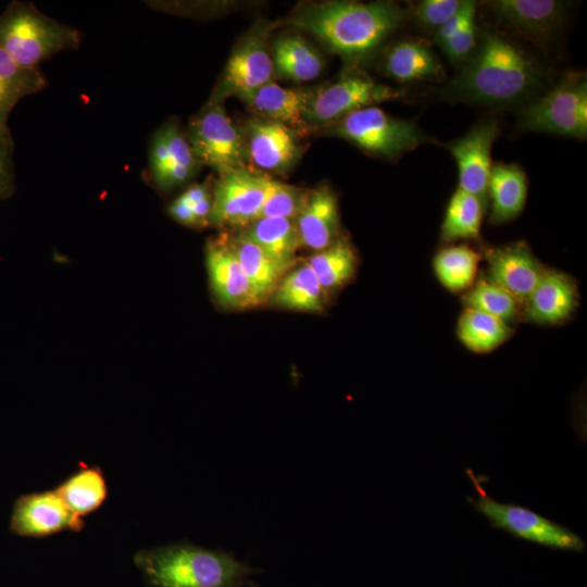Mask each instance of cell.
<instances>
[{
	"label": "cell",
	"instance_id": "obj_22",
	"mask_svg": "<svg viewBox=\"0 0 587 587\" xmlns=\"http://www.w3.org/2000/svg\"><path fill=\"white\" fill-rule=\"evenodd\" d=\"M487 193L492 224L515 218L523 211L527 198V179L524 171L514 163L492 164Z\"/></svg>",
	"mask_w": 587,
	"mask_h": 587
},
{
	"label": "cell",
	"instance_id": "obj_14",
	"mask_svg": "<svg viewBox=\"0 0 587 587\" xmlns=\"http://www.w3.org/2000/svg\"><path fill=\"white\" fill-rule=\"evenodd\" d=\"M240 129L248 161L263 171L287 174L303 154L299 135L284 124L254 117Z\"/></svg>",
	"mask_w": 587,
	"mask_h": 587
},
{
	"label": "cell",
	"instance_id": "obj_11",
	"mask_svg": "<svg viewBox=\"0 0 587 587\" xmlns=\"http://www.w3.org/2000/svg\"><path fill=\"white\" fill-rule=\"evenodd\" d=\"M268 25H257L234 48L209 102H224L227 97L238 99L273 83L274 66L266 48Z\"/></svg>",
	"mask_w": 587,
	"mask_h": 587
},
{
	"label": "cell",
	"instance_id": "obj_35",
	"mask_svg": "<svg viewBox=\"0 0 587 587\" xmlns=\"http://www.w3.org/2000/svg\"><path fill=\"white\" fill-rule=\"evenodd\" d=\"M309 190L272 179L271 189L259 212L260 217L296 220L308 200Z\"/></svg>",
	"mask_w": 587,
	"mask_h": 587
},
{
	"label": "cell",
	"instance_id": "obj_4",
	"mask_svg": "<svg viewBox=\"0 0 587 587\" xmlns=\"http://www.w3.org/2000/svg\"><path fill=\"white\" fill-rule=\"evenodd\" d=\"M75 27L39 11L33 2L11 1L0 14V47L21 66L39 70L54 54L77 49Z\"/></svg>",
	"mask_w": 587,
	"mask_h": 587
},
{
	"label": "cell",
	"instance_id": "obj_37",
	"mask_svg": "<svg viewBox=\"0 0 587 587\" xmlns=\"http://www.w3.org/2000/svg\"><path fill=\"white\" fill-rule=\"evenodd\" d=\"M14 140L8 128L0 129V201L10 198L14 184Z\"/></svg>",
	"mask_w": 587,
	"mask_h": 587
},
{
	"label": "cell",
	"instance_id": "obj_31",
	"mask_svg": "<svg viewBox=\"0 0 587 587\" xmlns=\"http://www.w3.org/2000/svg\"><path fill=\"white\" fill-rule=\"evenodd\" d=\"M514 330L501 320L465 308L457 324V335L471 351L487 353L505 342Z\"/></svg>",
	"mask_w": 587,
	"mask_h": 587
},
{
	"label": "cell",
	"instance_id": "obj_8",
	"mask_svg": "<svg viewBox=\"0 0 587 587\" xmlns=\"http://www.w3.org/2000/svg\"><path fill=\"white\" fill-rule=\"evenodd\" d=\"M187 140L201 165L217 175L247 167L242 132L226 113L223 102H209L189 120Z\"/></svg>",
	"mask_w": 587,
	"mask_h": 587
},
{
	"label": "cell",
	"instance_id": "obj_16",
	"mask_svg": "<svg viewBox=\"0 0 587 587\" xmlns=\"http://www.w3.org/2000/svg\"><path fill=\"white\" fill-rule=\"evenodd\" d=\"M205 263L213 295L223 308L246 310L265 301L229 249L224 235L208 241Z\"/></svg>",
	"mask_w": 587,
	"mask_h": 587
},
{
	"label": "cell",
	"instance_id": "obj_19",
	"mask_svg": "<svg viewBox=\"0 0 587 587\" xmlns=\"http://www.w3.org/2000/svg\"><path fill=\"white\" fill-rule=\"evenodd\" d=\"M578 303L574 279L546 268L539 283L523 305L524 317L537 324H558L567 320Z\"/></svg>",
	"mask_w": 587,
	"mask_h": 587
},
{
	"label": "cell",
	"instance_id": "obj_30",
	"mask_svg": "<svg viewBox=\"0 0 587 587\" xmlns=\"http://www.w3.org/2000/svg\"><path fill=\"white\" fill-rule=\"evenodd\" d=\"M305 264L329 295L352 278L357 268V255L350 242L339 237L327 248L309 257Z\"/></svg>",
	"mask_w": 587,
	"mask_h": 587
},
{
	"label": "cell",
	"instance_id": "obj_33",
	"mask_svg": "<svg viewBox=\"0 0 587 587\" xmlns=\"http://www.w3.org/2000/svg\"><path fill=\"white\" fill-rule=\"evenodd\" d=\"M479 260V253L471 247L457 245L439 250L434 257L433 267L445 288L459 292L474 284Z\"/></svg>",
	"mask_w": 587,
	"mask_h": 587
},
{
	"label": "cell",
	"instance_id": "obj_3",
	"mask_svg": "<svg viewBox=\"0 0 587 587\" xmlns=\"http://www.w3.org/2000/svg\"><path fill=\"white\" fill-rule=\"evenodd\" d=\"M149 587H245L258 572L233 552L182 540L141 549L133 557Z\"/></svg>",
	"mask_w": 587,
	"mask_h": 587
},
{
	"label": "cell",
	"instance_id": "obj_17",
	"mask_svg": "<svg viewBox=\"0 0 587 587\" xmlns=\"http://www.w3.org/2000/svg\"><path fill=\"white\" fill-rule=\"evenodd\" d=\"M487 278L500 286L523 308L539 283L546 267L523 241L485 249Z\"/></svg>",
	"mask_w": 587,
	"mask_h": 587
},
{
	"label": "cell",
	"instance_id": "obj_13",
	"mask_svg": "<svg viewBox=\"0 0 587 587\" xmlns=\"http://www.w3.org/2000/svg\"><path fill=\"white\" fill-rule=\"evenodd\" d=\"M201 166L176 120L166 121L155 130L147 170L153 187L162 192L171 191L187 184Z\"/></svg>",
	"mask_w": 587,
	"mask_h": 587
},
{
	"label": "cell",
	"instance_id": "obj_34",
	"mask_svg": "<svg viewBox=\"0 0 587 587\" xmlns=\"http://www.w3.org/2000/svg\"><path fill=\"white\" fill-rule=\"evenodd\" d=\"M465 308L491 315L512 326L522 307L516 299L487 277H480L462 297Z\"/></svg>",
	"mask_w": 587,
	"mask_h": 587
},
{
	"label": "cell",
	"instance_id": "obj_40",
	"mask_svg": "<svg viewBox=\"0 0 587 587\" xmlns=\"http://www.w3.org/2000/svg\"><path fill=\"white\" fill-rule=\"evenodd\" d=\"M167 212L178 223L190 227H197V222L191 208L178 197L168 205Z\"/></svg>",
	"mask_w": 587,
	"mask_h": 587
},
{
	"label": "cell",
	"instance_id": "obj_12",
	"mask_svg": "<svg viewBox=\"0 0 587 587\" xmlns=\"http://www.w3.org/2000/svg\"><path fill=\"white\" fill-rule=\"evenodd\" d=\"M86 526L53 489L21 495L13 504L9 529L26 538L43 539L62 532L79 533Z\"/></svg>",
	"mask_w": 587,
	"mask_h": 587
},
{
	"label": "cell",
	"instance_id": "obj_10",
	"mask_svg": "<svg viewBox=\"0 0 587 587\" xmlns=\"http://www.w3.org/2000/svg\"><path fill=\"white\" fill-rule=\"evenodd\" d=\"M272 179L248 167L218 175L213 184L210 225L242 228L258 218Z\"/></svg>",
	"mask_w": 587,
	"mask_h": 587
},
{
	"label": "cell",
	"instance_id": "obj_20",
	"mask_svg": "<svg viewBox=\"0 0 587 587\" xmlns=\"http://www.w3.org/2000/svg\"><path fill=\"white\" fill-rule=\"evenodd\" d=\"M315 91L316 88H283L273 82L240 100L257 117L284 124L300 136L311 132L303 116Z\"/></svg>",
	"mask_w": 587,
	"mask_h": 587
},
{
	"label": "cell",
	"instance_id": "obj_29",
	"mask_svg": "<svg viewBox=\"0 0 587 587\" xmlns=\"http://www.w3.org/2000/svg\"><path fill=\"white\" fill-rule=\"evenodd\" d=\"M237 236L291 263H295V254L301 248L295 220L285 217L257 218L240 228Z\"/></svg>",
	"mask_w": 587,
	"mask_h": 587
},
{
	"label": "cell",
	"instance_id": "obj_23",
	"mask_svg": "<svg viewBox=\"0 0 587 587\" xmlns=\"http://www.w3.org/2000/svg\"><path fill=\"white\" fill-rule=\"evenodd\" d=\"M54 490L78 517L84 519L107 501L108 483L99 465L78 463L75 471L63 478Z\"/></svg>",
	"mask_w": 587,
	"mask_h": 587
},
{
	"label": "cell",
	"instance_id": "obj_18",
	"mask_svg": "<svg viewBox=\"0 0 587 587\" xmlns=\"http://www.w3.org/2000/svg\"><path fill=\"white\" fill-rule=\"evenodd\" d=\"M485 4L500 20L538 41L557 33L566 11V3L555 0H492Z\"/></svg>",
	"mask_w": 587,
	"mask_h": 587
},
{
	"label": "cell",
	"instance_id": "obj_26",
	"mask_svg": "<svg viewBox=\"0 0 587 587\" xmlns=\"http://www.w3.org/2000/svg\"><path fill=\"white\" fill-rule=\"evenodd\" d=\"M328 295L304 263L289 270L267 299L274 305L301 312H322Z\"/></svg>",
	"mask_w": 587,
	"mask_h": 587
},
{
	"label": "cell",
	"instance_id": "obj_39",
	"mask_svg": "<svg viewBox=\"0 0 587 587\" xmlns=\"http://www.w3.org/2000/svg\"><path fill=\"white\" fill-rule=\"evenodd\" d=\"M476 3L464 0L462 7L434 35V42L441 47L449 38L475 18Z\"/></svg>",
	"mask_w": 587,
	"mask_h": 587
},
{
	"label": "cell",
	"instance_id": "obj_32",
	"mask_svg": "<svg viewBox=\"0 0 587 587\" xmlns=\"http://www.w3.org/2000/svg\"><path fill=\"white\" fill-rule=\"evenodd\" d=\"M483 203L473 195L458 188L451 196L441 225L440 237L445 242L460 239H480Z\"/></svg>",
	"mask_w": 587,
	"mask_h": 587
},
{
	"label": "cell",
	"instance_id": "obj_2",
	"mask_svg": "<svg viewBox=\"0 0 587 587\" xmlns=\"http://www.w3.org/2000/svg\"><path fill=\"white\" fill-rule=\"evenodd\" d=\"M405 15L400 5L390 1H329L301 5L282 24L309 32L353 63L373 54Z\"/></svg>",
	"mask_w": 587,
	"mask_h": 587
},
{
	"label": "cell",
	"instance_id": "obj_21",
	"mask_svg": "<svg viewBox=\"0 0 587 587\" xmlns=\"http://www.w3.org/2000/svg\"><path fill=\"white\" fill-rule=\"evenodd\" d=\"M301 247L315 251L327 248L339 238L337 199L328 186L309 190L308 200L295 220Z\"/></svg>",
	"mask_w": 587,
	"mask_h": 587
},
{
	"label": "cell",
	"instance_id": "obj_15",
	"mask_svg": "<svg viewBox=\"0 0 587 587\" xmlns=\"http://www.w3.org/2000/svg\"><path fill=\"white\" fill-rule=\"evenodd\" d=\"M499 134L496 121H484L473 126L462 137L446 145L458 165L459 188L475 196L486 210L492 166L491 148Z\"/></svg>",
	"mask_w": 587,
	"mask_h": 587
},
{
	"label": "cell",
	"instance_id": "obj_38",
	"mask_svg": "<svg viewBox=\"0 0 587 587\" xmlns=\"http://www.w3.org/2000/svg\"><path fill=\"white\" fill-rule=\"evenodd\" d=\"M476 46L475 18L449 38L440 48L452 63H463Z\"/></svg>",
	"mask_w": 587,
	"mask_h": 587
},
{
	"label": "cell",
	"instance_id": "obj_25",
	"mask_svg": "<svg viewBox=\"0 0 587 587\" xmlns=\"http://www.w3.org/2000/svg\"><path fill=\"white\" fill-rule=\"evenodd\" d=\"M384 68L391 78L407 83L442 76V66L432 49L420 40H402L386 53Z\"/></svg>",
	"mask_w": 587,
	"mask_h": 587
},
{
	"label": "cell",
	"instance_id": "obj_9",
	"mask_svg": "<svg viewBox=\"0 0 587 587\" xmlns=\"http://www.w3.org/2000/svg\"><path fill=\"white\" fill-rule=\"evenodd\" d=\"M401 96V89L380 84L353 66L334 83L316 88L303 120L310 129L323 128L355 110Z\"/></svg>",
	"mask_w": 587,
	"mask_h": 587
},
{
	"label": "cell",
	"instance_id": "obj_7",
	"mask_svg": "<svg viewBox=\"0 0 587 587\" xmlns=\"http://www.w3.org/2000/svg\"><path fill=\"white\" fill-rule=\"evenodd\" d=\"M519 128L583 139L587 135V80L583 73L566 74L552 89L529 103Z\"/></svg>",
	"mask_w": 587,
	"mask_h": 587
},
{
	"label": "cell",
	"instance_id": "obj_5",
	"mask_svg": "<svg viewBox=\"0 0 587 587\" xmlns=\"http://www.w3.org/2000/svg\"><path fill=\"white\" fill-rule=\"evenodd\" d=\"M322 134L342 138L365 153L390 161L428 140L415 123L392 117L375 105L347 114L323 127Z\"/></svg>",
	"mask_w": 587,
	"mask_h": 587
},
{
	"label": "cell",
	"instance_id": "obj_6",
	"mask_svg": "<svg viewBox=\"0 0 587 587\" xmlns=\"http://www.w3.org/2000/svg\"><path fill=\"white\" fill-rule=\"evenodd\" d=\"M465 473L477 494V499H470V501L492 527L502 529L517 539L539 544L551 549L585 551V541L566 526L524 507L492 499L471 469H466Z\"/></svg>",
	"mask_w": 587,
	"mask_h": 587
},
{
	"label": "cell",
	"instance_id": "obj_1",
	"mask_svg": "<svg viewBox=\"0 0 587 587\" xmlns=\"http://www.w3.org/2000/svg\"><path fill=\"white\" fill-rule=\"evenodd\" d=\"M539 64L510 39L495 33L483 35L449 84L452 99L489 105H505L524 100L544 80Z\"/></svg>",
	"mask_w": 587,
	"mask_h": 587
},
{
	"label": "cell",
	"instance_id": "obj_27",
	"mask_svg": "<svg viewBox=\"0 0 587 587\" xmlns=\"http://www.w3.org/2000/svg\"><path fill=\"white\" fill-rule=\"evenodd\" d=\"M274 73L294 82L314 79L323 70L320 53L299 35H283L272 47Z\"/></svg>",
	"mask_w": 587,
	"mask_h": 587
},
{
	"label": "cell",
	"instance_id": "obj_36",
	"mask_svg": "<svg viewBox=\"0 0 587 587\" xmlns=\"http://www.w3.org/2000/svg\"><path fill=\"white\" fill-rule=\"evenodd\" d=\"M464 3V0H424L419 3L415 16L421 25L438 29Z\"/></svg>",
	"mask_w": 587,
	"mask_h": 587
},
{
	"label": "cell",
	"instance_id": "obj_28",
	"mask_svg": "<svg viewBox=\"0 0 587 587\" xmlns=\"http://www.w3.org/2000/svg\"><path fill=\"white\" fill-rule=\"evenodd\" d=\"M39 70L25 68L0 47V129L8 128L10 113L23 98L47 87Z\"/></svg>",
	"mask_w": 587,
	"mask_h": 587
},
{
	"label": "cell",
	"instance_id": "obj_24",
	"mask_svg": "<svg viewBox=\"0 0 587 587\" xmlns=\"http://www.w3.org/2000/svg\"><path fill=\"white\" fill-rule=\"evenodd\" d=\"M224 238L246 274L267 301L283 276L295 263L283 261L239 236Z\"/></svg>",
	"mask_w": 587,
	"mask_h": 587
}]
</instances>
